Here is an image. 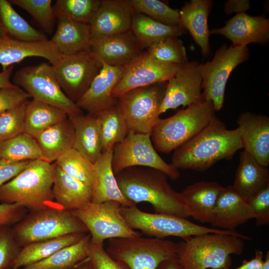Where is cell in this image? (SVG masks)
<instances>
[{
  "instance_id": "6da1fadb",
  "label": "cell",
  "mask_w": 269,
  "mask_h": 269,
  "mask_svg": "<svg viewBox=\"0 0 269 269\" xmlns=\"http://www.w3.org/2000/svg\"><path fill=\"white\" fill-rule=\"evenodd\" d=\"M242 148L237 128L228 129L216 117L197 134L174 150L170 164L178 170L202 172L218 161L232 158Z\"/></svg>"
},
{
  "instance_id": "7a4b0ae2",
  "label": "cell",
  "mask_w": 269,
  "mask_h": 269,
  "mask_svg": "<svg viewBox=\"0 0 269 269\" xmlns=\"http://www.w3.org/2000/svg\"><path fill=\"white\" fill-rule=\"evenodd\" d=\"M115 176L124 196L135 204L147 202L156 213L189 217L181 193L171 187L164 172L151 168L133 167Z\"/></svg>"
},
{
  "instance_id": "3957f363",
  "label": "cell",
  "mask_w": 269,
  "mask_h": 269,
  "mask_svg": "<svg viewBox=\"0 0 269 269\" xmlns=\"http://www.w3.org/2000/svg\"><path fill=\"white\" fill-rule=\"evenodd\" d=\"M54 170V163L30 160L17 175L0 186V203L16 204L29 211L57 204L52 193Z\"/></svg>"
},
{
  "instance_id": "277c9868",
  "label": "cell",
  "mask_w": 269,
  "mask_h": 269,
  "mask_svg": "<svg viewBox=\"0 0 269 269\" xmlns=\"http://www.w3.org/2000/svg\"><path fill=\"white\" fill-rule=\"evenodd\" d=\"M243 240L226 234L192 236L177 243L176 256L184 269H226L231 265V255L244 252Z\"/></svg>"
},
{
  "instance_id": "5b68a950",
  "label": "cell",
  "mask_w": 269,
  "mask_h": 269,
  "mask_svg": "<svg viewBox=\"0 0 269 269\" xmlns=\"http://www.w3.org/2000/svg\"><path fill=\"white\" fill-rule=\"evenodd\" d=\"M215 112L213 103L204 101L159 118L150 134L155 149L164 153L175 150L205 128L216 117Z\"/></svg>"
},
{
  "instance_id": "8992f818",
  "label": "cell",
  "mask_w": 269,
  "mask_h": 269,
  "mask_svg": "<svg viewBox=\"0 0 269 269\" xmlns=\"http://www.w3.org/2000/svg\"><path fill=\"white\" fill-rule=\"evenodd\" d=\"M12 229L21 248L36 242L88 233L73 211L65 209L58 204L30 211Z\"/></svg>"
},
{
  "instance_id": "52a82bcc",
  "label": "cell",
  "mask_w": 269,
  "mask_h": 269,
  "mask_svg": "<svg viewBox=\"0 0 269 269\" xmlns=\"http://www.w3.org/2000/svg\"><path fill=\"white\" fill-rule=\"evenodd\" d=\"M120 211L127 224L132 229L154 238L164 239L168 237H177L183 239L208 233L226 234L243 240L250 237L236 231H228L207 227L195 224L186 218L160 213H150L138 209L136 205H122Z\"/></svg>"
},
{
  "instance_id": "ba28073f",
  "label": "cell",
  "mask_w": 269,
  "mask_h": 269,
  "mask_svg": "<svg viewBox=\"0 0 269 269\" xmlns=\"http://www.w3.org/2000/svg\"><path fill=\"white\" fill-rule=\"evenodd\" d=\"M105 250L129 269H157L162 261L176 256L177 243L142 236L113 238Z\"/></svg>"
},
{
  "instance_id": "9c48e42d",
  "label": "cell",
  "mask_w": 269,
  "mask_h": 269,
  "mask_svg": "<svg viewBox=\"0 0 269 269\" xmlns=\"http://www.w3.org/2000/svg\"><path fill=\"white\" fill-rule=\"evenodd\" d=\"M167 82L134 89L117 98V105L129 131L151 134L160 118L159 111Z\"/></svg>"
},
{
  "instance_id": "30bf717a",
  "label": "cell",
  "mask_w": 269,
  "mask_h": 269,
  "mask_svg": "<svg viewBox=\"0 0 269 269\" xmlns=\"http://www.w3.org/2000/svg\"><path fill=\"white\" fill-rule=\"evenodd\" d=\"M12 81L33 100L57 107L68 116L83 114L77 104L62 91L51 65L43 63L23 67L14 73Z\"/></svg>"
},
{
  "instance_id": "8fae6325",
  "label": "cell",
  "mask_w": 269,
  "mask_h": 269,
  "mask_svg": "<svg viewBox=\"0 0 269 269\" xmlns=\"http://www.w3.org/2000/svg\"><path fill=\"white\" fill-rule=\"evenodd\" d=\"M249 56L247 46L228 47L225 44L216 51L211 61L201 63L203 99L211 102L215 111L223 106L225 87L230 74Z\"/></svg>"
},
{
  "instance_id": "7c38bea8",
  "label": "cell",
  "mask_w": 269,
  "mask_h": 269,
  "mask_svg": "<svg viewBox=\"0 0 269 269\" xmlns=\"http://www.w3.org/2000/svg\"><path fill=\"white\" fill-rule=\"evenodd\" d=\"M112 165L115 174L130 167H144L159 170L172 180L180 176L179 170L158 154L150 134L129 131L124 140L114 146Z\"/></svg>"
},
{
  "instance_id": "4fadbf2b",
  "label": "cell",
  "mask_w": 269,
  "mask_h": 269,
  "mask_svg": "<svg viewBox=\"0 0 269 269\" xmlns=\"http://www.w3.org/2000/svg\"><path fill=\"white\" fill-rule=\"evenodd\" d=\"M52 66L63 92L76 103L99 72L102 63L90 47L73 54L61 55Z\"/></svg>"
},
{
  "instance_id": "5bb4252c",
  "label": "cell",
  "mask_w": 269,
  "mask_h": 269,
  "mask_svg": "<svg viewBox=\"0 0 269 269\" xmlns=\"http://www.w3.org/2000/svg\"><path fill=\"white\" fill-rule=\"evenodd\" d=\"M121 206L113 201L91 202L83 208L73 211L87 228L93 242L104 243L105 240L113 238L141 236L140 232L127 224L121 213Z\"/></svg>"
},
{
  "instance_id": "9a60e30c",
  "label": "cell",
  "mask_w": 269,
  "mask_h": 269,
  "mask_svg": "<svg viewBox=\"0 0 269 269\" xmlns=\"http://www.w3.org/2000/svg\"><path fill=\"white\" fill-rule=\"evenodd\" d=\"M181 66L157 61L144 50L125 66L120 80L113 89L112 96L117 99L131 90L167 82Z\"/></svg>"
},
{
  "instance_id": "2e32d148",
  "label": "cell",
  "mask_w": 269,
  "mask_h": 269,
  "mask_svg": "<svg viewBox=\"0 0 269 269\" xmlns=\"http://www.w3.org/2000/svg\"><path fill=\"white\" fill-rule=\"evenodd\" d=\"M200 65L196 61L187 62L167 82L160 115L169 109L204 101Z\"/></svg>"
},
{
  "instance_id": "e0dca14e",
  "label": "cell",
  "mask_w": 269,
  "mask_h": 269,
  "mask_svg": "<svg viewBox=\"0 0 269 269\" xmlns=\"http://www.w3.org/2000/svg\"><path fill=\"white\" fill-rule=\"evenodd\" d=\"M134 13L130 0H101L89 23L91 39L130 30Z\"/></svg>"
},
{
  "instance_id": "ac0fdd59",
  "label": "cell",
  "mask_w": 269,
  "mask_h": 269,
  "mask_svg": "<svg viewBox=\"0 0 269 269\" xmlns=\"http://www.w3.org/2000/svg\"><path fill=\"white\" fill-rule=\"evenodd\" d=\"M125 66H113L102 63V66L90 87L76 103L82 110L96 115L117 103L112 96Z\"/></svg>"
},
{
  "instance_id": "d6986e66",
  "label": "cell",
  "mask_w": 269,
  "mask_h": 269,
  "mask_svg": "<svg viewBox=\"0 0 269 269\" xmlns=\"http://www.w3.org/2000/svg\"><path fill=\"white\" fill-rule=\"evenodd\" d=\"M243 148L261 164H269V118L250 112L241 114L237 121Z\"/></svg>"
},
{
  "instance_id": "ffe728a7",
  "label": "cell",
  "mask_w": 269,
  "mask_h": 269,
  "mask_svg": "<svg viewBox=\"0 0 269 269\" xmlns=\"http://www.w3.org/2000/svg\"><path fill=\"white\" fill-rule=\"evenodd\" d=\"M210 32L224 36L234 46H245L251 43L264 44L269 40V19L264 14L237 13L223 27L213 29Z\"/></svg>"
},
{
  "instance_id": "44dd1931",
  "label": "cell",
  "mask_w": 269,
  "mask_h": 269,
  "mask_svg": "<svg viewBox=\"0 0 269 269\" xmlns=\"http://www.w3.org/2000/svg\"><path fill=\"white\" fill-rule=\"evenodd\" d=\"M256 216L247 200L233 187H224L212 211L210 224L212 228L236 231L235 229Z\"/></svg>"
},
{
  "instance_id": "7402d4cb",
  "label": "cell",
  "mask_w": 269,
  "mask_h": 269,
  "mask_svg": "<svg viewBox=\"0 0 269 269\" xmlns=\"http://www.w3.org/2000/svg\"><path fill=\"white\" fill-rule=\"evenodd\" d=\"M90 47L102 63L113 66H126L144 51L131 30L91 39Z\"/></svg>"
},
{
  "instance_id": "603a6c76",
  "label": "cell",
  "mask_w": 269,
  "mask_h": 269,
  "mask_svg": "<svg viewBox=\"0 0 269 269\" xmlns=\"http://www.w3.org/2000/svg\"><path fill=\"white\" fill-rule=\"evenodd\" d=\"M61 56L50 40L28 42L8 35L0 37V64L2 71L30 57L43 58L53 65L58 62Z\"/></svg>"
},
{
  "instance_id": "cb8c5ba5",
  "label": "cell",
  "mask_w": 269,
  "mask_h": 269,
  "mask_svg": "<svg viewBox=\"0 0 269 269\" xmlns=\"http://www.w3.org/2000/svg\"><path fill=\"white\" fill-rule=\"evenodd\" d=\"M113 148L102 152L94 163V180L92 202L101 203L113 201L122 205H136L122 193L112 165Z\"/></svg>"
},
{
  "instance_id": "d4e9b609",
  "label": "cell",
  "mask_w": 269,
  "mask_h": 269,
  "mask_svg": "<svg viewBox=\"0 0 269 269\" xmlns=\"http://www.w3.org/2000/svg\"><path fill=\"white\" fill-rule=\"evenodd\" d=\"M213 5L211 0H191L179 10L181 25L188 30L201 48L204 57L210 54L208 17Z\"/></svg>"
},
{
  "instance_id": "484cf974",
  "label": "cell",
  "mask_w": 269,
  "mask_h": 269,
  "mask_svg": "<svg viewBox=\"0 0 269 269\" xmlns=\"http://www.w3.org/2000/svg\"><path fill=\"white\" fill-rule=\"evenodd\" d=\"M224 187L215 181H201L187 186L181 192L188 216L209 223L211 214Z\"/></svg>"
},
{
  "instance_id": "4316f807",
  "label": "cell",
  "mask_w": 269,
  "mask_h": 269,
  "mask_svg": "<svg viewBox=\"0 0 269 269\" xmlns=\"http://www.w3.org/2000/svg\"><path fill=\"white\" fill-rule=\"evenodd\" d=\"M54 164L52 193L55 203L65 209L73 211L92 202V188L64 173Z\"/></svg>"
},
{
  "instance_id": "83f0119b",
  "label": "cell",
  "mask_w": 269,
  "mask_h": 269,
  "mask_svg": "<svg viewBox=\"0 0 269 269\" xmlns=\"http://www.w3.org/2000/svg\"><path fill=\"white\" fill-rule=\"evenodd\" d=\"M268 185V167L259 163L246 151H242L232 185L234 189L248 200Z\"/></svg>"
},
{
  "instance_id": "f1b7e54d",
  "label": "cell",
  "mask_w": 269,
  "mask_h": 269,
  "mask_svg": "<svg viewBox=\"0 0 269 269\" xmlns=\"http://www.w3.org/2000/svg\"><path fill=\"white\" fill-rule=\"evenodd\" d=\"M74 130L73 148L94 163L102 153L101 137L96 115L68 116Z\"/></svg>"
},
{
  "instance_id": "f546056e",
  "label": "cell",
  "mask_w": 269,
  "mask_h": 269,
  "mask_svg": "<svg viewBox=\"0 0 269 269\" xmlns=\"http://www.w3.org/2000/svg\"><path fill=\"white\" fill-rule=\"evenodd\" d=\"M56 30L50 40L61 55L73 54L90 48V25L65 17L57 18Z\"/></svg>"
},
{
  "instance_id": "4dcf8cb0",
  "label": "cell",
  "mask_w": 269,
  "mask_h": 269,
  "mask_svg": "<svg viewBox=\"0 0 269 269\" xmlns=\"http://www.w3.org/2000/svg\"><path fill=\"white\" fill-rule=\"evenodd\" d=\"M35 139L41 151L42 160L49 163L55 162L73 147L74 128L68 118L42 131Z\"/></svg>"
},
{
  "instance_id": "1f68e13d",
  "label": "cell",
  "mask_w": 269,
  "mask_h": 269,
  "mask_svg": "<svg viewBox=\"0 0 269 269\" xmlns=\"http://www.w3.org/2000/svg\"><path fill=\"white\" fill-rule=\"evenodd\" d=\"M131 30L143 50L160 40L178 37L186 32L181 26L165 25L138 12L133 14Z\"/></svg>"
},
{
  "instance_id": "d6a6232c",
  "label": "cell",
  "mask_w": 269,
  "mask_h": 269,
  "mask_svg": "<svg viewBox=\"0 0 269 269\" xmlns=\"http://www.w3.org/2000/svg\"><path fill=\"white\" fill-rule=\"evenodd\" d=\"M86 234L77 233L30 243L21 247L12 269H18L43 260L81 240Z\"/></svg>"
},
{
  "instance_id": "836d02e7",
  "label": "cell",
  "mask_w": 269,
  "mask_h": 269,
  "mask_svg": "<svg viewBox=\"0 0 269 269\" xmlns=\"http://www.w3.org/2000/svg\"><path fill=\"white\" fill-rule=\"evenodd\" d=\"M67 114L54 106L35 100L26 104L24 133L34 138L50 126L68 119Z\"/></svg>"
},
{
  "instance_id": "e575fe53",
  "label": "cell",
  "mask_w": 269,
  "mask_h": 269,
  "mask_svg": "<svg viewBox=\"0 0 269 269\" xmlns=\"http://www.w3.org/2000/svg\"><path fill=\"white\" fill-rule=\"evenodd\" d=\"M91 236L86 234L81 240L56 252L48 258L23 267V269H71L88 258Z\"/></svg>"
},
{
  "instance_id": "d590c367",
  "label": "cell",
  "mask_w": 269,
  "mask_h": 269,
  "mask_svg": "<svg viewBox=\"0 0 269 269\" xmlns=\"http://www.w3.org/2000/svg\"><path fill=\"white\" fill-rule=\"evenodd\" d=\"M96 115L100 129L103 152L114 148L116 144L122 141L129 132V129L117 103Z\"/></svg>"
},
{
  "instance_id": "8d00e7d4",
  "label": "cell",
  "mask_w": 269,
  "mask_h": 269,
  "mask_svg": "<svg viewBox=\"0 0 269 269\" xmlns=\"http://www.w3.org/2000/svg\"><path fill=\"white\" fill-rule=\"evenodd\" d=\"M0 17L8 36L28 42L48 40L46 34L31 26L13 8L8 0H0Z\"/></svg>"
},
{
  "instance_id": "74e56055",
  "label": "cell",
  "mask_w": 269,
  "mask_h": 269,
  "mask_svg": "<svg viewBox=\"0 0 269 269\" xmlns=\"http://www.w3.org/2000/svg\"><path fill=\"white\" fill-rule=\"evenodd\" d=\"M0 159L18 162L42 159V156L35 138L22 133L0 142Z\"/></svg>"
},
{
  "instance_id": "f35d334b",
  "label": "cell",
  "mask_w": 269,
  "mask_h": 269,
  "mask_svg": "<svg viewBox=\"0 0 269 269\" xmlns=\"http://www.w3.org/2000/svg\"><path fill=\"white\" fill-rule=\"evenodd\" d=\"M54 163L64 173L92 188L94 180V163L75 149L68 150Z\"/></svg>"
},
{
  "instance_id": "ab89813d",
  "label": "cell",
  "mask_w": 269,
  "mask_h": 269,
  "mask_svg": "<svg viewBox=\"0 0 269 269\" xmlns=\"http://www.w3.org/2000/svg\"><path fill=\"white\" fill-rule=\"evenodd\" d=\"M101 0H57L53 5L56 18L65 17L89 24Z\"/></svg>"
},
{
  "instance_id": "60d3db41",
  "label": "cell",
  "mask_w": 269,
  "mask_h": 269,
  "mask_svg": "<svg viewBox=\"0 0 269 269\" xmlns=\"http://www.w3.org/2000/svg\"><path fill=\"white\" fill-rule=\"evenodd\" d=\"M134 12L145 15L165 25L181 26L179 10L158 0H130Z\"/></svg>"
},
{
  "instance_id": "b9f144b4",
  "label": "cell",
  "mask_w": 269,
  "mask_h": 269,
  "mask_svg": "<svg viewBox=\"0 0 269 269\" xmlns=\"http://www.w3.org/2000/svg\"><path fill=\"white\" fill-rule=\"evenodd\" d=\"M145 50L154 59L163 63L182 65L188 62L185 47L178 37L163 39Z\"/></svg>"
},
{
  "instance_id": "7bdbcfd3",
  "label": "cell",
  "mask_w": 269,
  "mask_h": 269,
  "mask_svg": "<svg viewBox=\"0 0 269 269\" xmlns=\"http://www.w3.org/2000/svg\"><path fill=\"white\" fill-rule=\"evenodd\" d=\"M16 5L28 12L41 26L43 31L51 34L55 25L54 14L51 0H10Z\"/></svg>"
},
{
  "instance_id": "ee69618b",
  "label": "cell",
  "mask_w": 269,
  "mask_h": 269,
  "mask_svg": "<svg viewBox=\"0 0 269 269\" xmlns=\"http://www.w3.org/2000/svg\"><path fill=\"white\" fill-rule=\"evenodd\" d=\"M26 102L0 113V142L24 133Z\"/></svg>"
},
{
  "instance_id": "f6af8a7d",
  "label": "cell",
  "mask_w": 269,
  "mask_h": 269,
  "mask_svg": "<svg viewBox=\"0 0 269 269\" xmlns=\"http://www.w3.org/2000/svg\"><path fill=\"white\" fill-rule=\"evenodd\" d=\"M20 248L12 227H0V269H12Z\"/></svg>"
},
{
  "instance_id": "bcb514c9",
  "label": "cell",
  "mask_w": 269,
  "mask_h": 269,
  "mask_svg": "<svg viewBox=\"0 0 269 269\" xmlns=\"http://www.w3.org/2000/svg\"><path fill=\"white\" fill-rule=\"evenodd\" d=\"M88 259L93 269H129L125 265L113 259L108 254L104 243L90 241Z\"/></svg>"
},
{
  "instance_id": "7dc6e473",
  "label": "cell",
  "mask_w": 269,
  "mask_h": 269,
  "mask_svg": "<svg viewBox=\"0 0 269 269\" xmlns=\"http://www.w3.org/2000/svg\"><path fill=\"white\" fill-rule=\"evenodd\" d=\"M256 216V225L261 226L269 224V185L247 200Z\"/></svg>"
},
{
  "instance_id": "c3c4849f",
  "label": "cell",
  "mask_w": 269,
  "mask_h": 269,
  "mask_svg": "<svg viewBox=\"0 0 269 269\" xmlns=\"http://www.w3.org/2000/svg\"><path fill=\"white\" fill-rule=\"evenodd\" d=\"M29 98L27 93L16 85L0 89V113L19 106Z\"/></svg>"
},
{
  "instance_id": "681fc988",
  "label": "cell",
  "mask_w": 269,
  "mask_h": 269,
  "mask_svg": "<svg viewBox=\"0 0 269 269\" xmlns=\"http://www.w3.org/2000/svg\"><path fill=\"white\" fill-rule=\"evenodd\" d=\"M26 214V209L17 204L0 203V227H12Z\"/></svg>"
},
{
  "instance_id": "f907efd6",
  "label": "cell",
  "mask_w": 269,
  "mask_h": 269,
  "mask_svg": "<svg viewBox=\"0 0 269 269\" xmlns=\"http://www.w3.org/2000/svg\"><path fill=\"white\" fill-rule=\"evenodd\" d=\"M30 161L17 162L0 159V186L17 175Z\"/></svg>"
},
{
  "instance_id": "816d5d0a",
  "label": "cell",
  "mask_w": 269,
  "mask_h": 269,
  "mask_svg": "<svg viewBox=\"0 0 269 269\" xmlns=\"http://www.w3.org/2000/svg\"><path fill=\"white\" fill-rule=\"evenodd\" d=\"M250 7L249 0H228L225 4V11L227 14L233 12L237 13L244 12Z\"/></svg>"
},
{
  "instance_id": "f5cc1de1",
  "label": "cell",
  "mask_w": 269,
  "mask_h": 269,
  "mask_svg": "<svg viewBox=\"0 0 269 269\" xmlns=\"http://www.w3.org/2000/svg\"><path fill=\"white\" fill-rule=\"evenodd\" d=\"M263 260V252L261 250H256L254 258L250 261H244L240 267L234 269H262Z\"/></svg>"
},
{
  "instance_id": "db71d44e",
  "label": "cell",
  "mask_w": 269,
  "mask_h": 269,
  "mask_svg": "<svg viewBox=\"0 0 269 269\" xmlns=\"http://www.w3.org/2000/svg\"><path fill=\"white\" fill-rule=\"evenodd\" d=\"M14 66L11 65L5 70L0 72V89L5 87L14 86L10 81V77L12 75Z\"/></svg>"
},
{
  "instance_id": "11a10c76",
  "label": "cell",
  "mask_w": 269,
  "mask_h": 269,
  "mask_svg": "<svg viewBox=\"0 0 269 269\" xmlns=\"http://www.w3.org/2000/svg\"><path fill=\"white\" fill-rule=\"evenodd\" d=\"M157 269H184L176 256L162 261Z\"/></svg>"
},
{
  "instance_id": "9f6ffc18",
  "label": "cell",
  "mask_w": 269,
  "mask_h": 269,
  "mask_svg": "<svg viewBox=\"0 0 269 269\" xmlns=\"http://www.w3.org/2000/svg\"><path fill=\"white\" fill-rule=\"evenodd\" d=\"M71 269H93L88 258L80 262Z\"/></svg>"
},
{
  "instance_id": "6f0895ef",
  "label": "cell",
  "mask_w": 269,
  "mask_h": 269,
  "mask_svg": "<svg viewBox=\"0 0 269 269\" xmlns=\"http://www.w3.org/2000/svg\"><path fill=\"white\" fill-rule=\"evenodd\" d=\"M262 269H269V251L267 252L265 260H263Z\"/></svg>"
},
{
  "instance_id": "680465c9",
  "label": "cell",
  "mask_w": 269,
  "mask_h": 269,
  "mask_svg": "<svg viewBox=\"0 0 269 269\" xmlns=\"http://www.w3.org/2000/svg\"><path fill=\"white\" fill-rule=\"evenodd\" d=\"M7 32L3 26L0 17V37L7 36Z\"/></svg>"
}]
</instances>
